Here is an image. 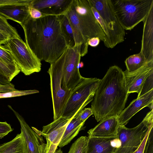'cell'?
I'll return each mask as SVG.
<instances>
[{
  "label": "cell",
  "mask_w": 153,
  "mask_h": 153,
  "mask_svg": "<svg viewBox=\"0 0 153 153\" xmlns=\"http://www.w3.org/2000/svg\"><path fill=\"white\" fill-rule=\"evenodd\" d=\"M13 129L10 125L6 122H0V138L7 135Z\"/></svg>",
  "instance_id": "f546056e"
},
{
  "label": "cell",
  "mask_w": 153,
  "mask_h": 153,
  "mask_svg": "<svg viewBox=\"0 0 153 153\" xmlns=\"http://www.w3.org/2000/svg\"><path fill=\"white\" fill-rule=\"evenodd\" d=\"M60 19L61 25L68 46L73 47L76 44L73 30L67 17L65 14L58 16Z\"/></svg>",
  "instance_id": "603a6c76"
},
{
  "label": "cell",
  "mask_w": 153,
  "mask_h": 153,
  "mask_svg": "<svg viewBox=\"0 0 153 153\" xmlns=\"http://www.w3.org/2000/svg\"><path fill=\"white\" fill-rule=\"evenodd\" d=\"M148 62L141 52L130 56L125 61L126 70L129 72H132L139 69Z\"/></svg>",
  "instance_id": "7402d4cb"
},
{
  "label": "cell",
  "mask_w": 153,
  "mask_h": 153,
  "mask_svg": "<svg viewBox=\"0 0 153 153\" xmlns=\"http://www.w3.org/2000/svg\"><path fill=\"white\" fill-rule=\"evenodd\" d=\"M39 92V91L36 90L24 91L17 90L6 93L0 92V98L20 97L33 94Z\"/></svg>",
  "instance_id": "4316f807"
},
{
  "label": "cell",
  "mask_w": 153,
  "mask_h": 153,
  "mask_svg": "<svg viewBox=\"0 0 153 153\" xmlns=\"http://www.w3.org/2000/svg\"><path fill=\"white\" fill-rule=\"evenodd\" d=\"M144 153H153V131L152 128L146 142Z\"/></svg>",
  "instance_id": "4dcf8cb0"
},
{
  "label": "cell",
  "mask_w": 153,
  "mask_h": 153,
  "mask_svg": "<svg viewBox=\"0 0 153 153\" xmlns=\"http://www.w3.org/2000/svg\"><path fill=\"white\" fill-rule=\"evenodd\" d=\"M117 19L125 30H131L145 19L153 0H111Z\"/></svg>",
  "instance_id": "277c9868"
},
{
  "label": "cell",
  "mask_w": 153,
  "mask_h": 153,
  "mask_svg": "<svg viewBox=\"0 0 153 153\" xmlns=\"http://www.w3.org/2000/svg\"><path fill=\"white\" fill-rule=\"evenodd\" d=\"M119 125L117 117L105 118L88 131V137H117V129Z\"/></svg>",
  "instance_id": "ac0fdd59"
},
{
  "label": "cell",
  "mask_w": 153,
  "mask_h": 153,
  "mask_svg": "<svg viewBox=\"0 0 153 153\" xmlns=\"http://www.w3.org/2000/svg\"><path fill=\"white\" fill-rule=\"evenodd\" d=\"M143 33L140 52L146 60H153V5L143 21Z\"/></svg>",
  "instance_id": "e0dca14e"
},
{
  "label": "cell",
  "mask_w": 153,
  "mask_h": 153,
  "mask_svg": "<svg viewBox=\"0 0 153 153\" xmlns=\"http://www.w3.org/2000/svg\"><path fill=\"white\" fill-rule=\"evenodd\" d=\"M88 137L82 136L71 145L68 153H86Z\"/></svg>",
  "instance_id": "d4e9b609"
},
{
  "label": "cell",
  "mask_w": 153,
  "mask_h": 153,
  "mask_svg": "<svg viewBox=\"0 0 153 153\" xmlns=\"http://www.w3.org/2000/svg\"><path fill=\"white\" fill-rule=\"evenodd\" d=\"M78 114L71 118L66 127L59 144V147H62L69 143L83 128L85 123L82 122L79 119Z\"/></svg>",
  "instance_id": "ffe728a7"
},
{
  "label": "cell",
  "mask_w": 153,
  "mask_h": 153,
  "mask_svg": "<svg viewBox=\"0 0 153 153\" xmlns=\"http://www.w3.org/2000/svg\"><path fill=\"white\" fill-rule=\"evenodd\" d=\"M101 79L85 78L71 91L62 116L71 119L79 114L93 99Z\"/></svg>",
  "instance_id": "5b68a950"
},
{
  "label": "cell",
  "mask_w": 153,
  "mask_h": 153,
  "mask_svg": "<svg viewBox=\"0 0 153 153\" xmlns=\"http://www.w3.org/2000/svg\"><path fill=\"white\" fill-rule=\"evenodd\" d=\"M111 146L116 149H118L121 146V142L120 140L116 138L111 140L110 141Z\"/></svg>",
  "instance_id": "8d00e7d4"
},
{
  "label": "cell",
  "mask_w": 153,
  "mask_h": 153,
  "mask_svg": "<svg viewBox=\"0 0 153 153\" xmlns=\"http://www.w3.org/2000/svg\"><path fill=\"white\" fill-rule=\"evenodd\" d=\"M0 59L10 68L20 71L9 50L4 46L1 45H0Z\"/></svg>",
  "instance_id": "cb8c5ba5"
},
{
  "label": "cell",
  "mask_w": 153,
  "mask_h": 153,
  "mask_svg": "<svg viewBox=\"0 0 153 153\" xmlns=\"http://www.w3.org/2000/svg\"><path fill=\"white\" fill-rule=\"evenodd\" d=\"M4 46L12 55L20 71L25 75L41 71V60L20 37L9 39Z\"/></svg>",
  "instance_id": "52a82bcc"
},
{
  "label": "cell",
  "mask_w": 153,
  "mask_h": 153,
  "mask_svg": "<svg viewBox=\"0 0 153 153\" xmlns=\"http://www.w3.org/2000/svg\"><path fill=\"white\" fill-rule=\"evenodd\" d=\"M8 107L13 111L20 124L28 153H45L46 143L43 137L31 128L23 117L11 106L8 105Z\"/></svg>",
  "instance_id": "4fadbf2b"
},
{
  "label": "cell",
  "mask_w": 153,
  "mask_h": 153,
  "mask_svg": "<svg viewBox=\"0 0 153 153\" xmlns=\"http://www.w3.org/2000/svg\"><path fill=\"white\" fill-rule=\"evenodd\" d=\"M92 114L93 111L91 108H85L78 114V117L82 122L85 123L86 120Z\"/></svg>",
  "instance_id": "1f68e13d"
},
{
  "label": "cell",
  "mask_w": 153,
  "mask_h": 153,
  "mask_svg": "<svg viewBox=\"0 0 153 153\" xmlns=\"http://www.w3.org/2000/svg\"><path fill=\"white\" fill-rule=\"evenodd\" d=\"M22 27L25 42L41 61L53 62L68 46L58 16L37 19L30 16Z\"/></svg>",
  "instance_id": "6da1fadb"
},
{
  "label": "cell",
  "mask_w": 153,
  "mask_h": 153,
  "mask_svg": "<svg viewBox=\"0 0 153 153\" xmlns=\"http://www.w3.org/2000/svg\"><path fill=\"white\" fill-rule=\"evenodd\" d=\"M100 40L97 37H93L90 39L88 41V45L92 47H95L99 44Z\"/></svg>",
  "instance_id": "e575fe53"
},
{
  "label": "cell",
  "mask_w": 153,
  "mask_h": 153,
  "mask_svg": "<svg viewBox=\"0 0 153 153\" xmlns=\"http://www.w3.org/2000/svg\"><path fill=\"white\" fill-rule=\"evenodd\" d=\"M81 47L68 46L60 56L63 65L62 85L65 90H72L84 77L79 71V65L81 56Z\"/></svg>",
  "instance_id": "9c48e42d"
},
{
  "label": "cell",
  "mask_w": 153,
  "mask_h": 153,
  "mask_svg": "<svg viewBox=\"0 0 153 153\" xmlns=\"http://www.w3.org/2000/svg\"><path fill=\"white\" fill-rule=\"evenodd\" d=\"M32 0H0V15L22 26L30 17Z\"/></svg>",
  "instance_id": "8fae6325"
},
{
  "label": "cell",
  "mask_w": 153,
  "mask_h": 153,
  "mask_svg": "<svg viewBox=\"0 0 153 153\" xmlns=\"http://www.w3.org/2000/svg\"><path fill=\"white\" fill-rule=\"evenodd\" d=\"M129 94L123 71L116 65L110 67L101 79L91 102L97 121L118 117L124 109Z\"/></svg>",
  "instance_id": "7a4b0ae2"
},
{
  "label": "cell",
  "mask_w": 153,
  "mask_h": 153,
  "mask_svg": "<svg viewBox=\"0 0 153 153\" xmlns=\"http://www.w3.org/2000/svg\"><path fill=\"white\" fill-rule=\"evenodd\" d=\"M54 153H63V152L61 149H59L56 150Z\"/></svg>",
  "instance_id": "f35d334b"
},
{
  "label": "cell",
  "mask_w": 153,
  "mask_h": 153,
  "mask_svg": "<svg viewBox=\"0 0 153 153\" xmlns=\"http://www.w3.org/2000/svg\"><path fill=\"white\" fill-rule=\"evenodd\" d=\"M9 39L8 36L0 31V45L5 44Z\"/></svg>",
  "instance_id": "74e56055"
},
{
  "label": "cell",
  "mask_w": 153,
  "mask_h": 153,
  "mask_svg": "<svg viewBox=\"0 0 153 153\" xmlns=\"http://www.w3.org/2000/svg\"><path fill=\"white\" fill-rule=\"evenodd\" d=\"M0 71L11 82L20 72L9 67L0 59Z\"/></svg>",
  "instance_id": "83f0119b"
},
{
  "label": "cell",
  "mask_w": 153,
  "mask_h": 153,
  "mask_svg": "<svg viewBox=\"0 0 153 153\" xmlns=\"http://www.w3.org/2000/svg\"><path fill=\"white\" fill-rule=\"evenodd\" d=\"M123 72L128 94L137 93L138 96L146 80L153 72V60L134 71L129 72L126 70Z\"/></svg>",
  "instance_id": "5bb4252c"
},
{
  "label": "cell",
  "mask_w": 153,
  "mask_h": 153,
  "mask_svg": "<svg viewBox=\"0 0 153 153\" xmlns=\"http://www.w3.org/2000/svg\"><path fill=\"white\" fill-rule=\"evenodd\" d=\"M71 118L61 116L50 124L43 126L42 131L32 127L37 133L46 140L45 153H54L60 141L66 127Z\"/></svg>",
  "instance_id": "30bf717a"
},
{
  "label": "cell",
  "mask_w": 153,
  "mask_h": 153,
  "mask_svg": "<svg viewBox=\"0 0 153 153\" xmlns=\"http://www.w3.org/2000/svg\"><path fill=\"white\" fill-rule=\"evenodd\" d=\"M11 83L6 76L0 71V85H9Z\"/></svg>",
  "instance_id": "d590c367"
},
{
  "label": "cell",
  "mask_w": 153,
  "mask_h": 153,
  "mask_svg": "<svg viewBox=\"0 0 153 153\" xmlns=\"http://www.w3.org/2000/svg\"><path fill=\"white\" fill-rule=\"evenodd\" d=\"M73 0H32L30 6L47 15L64 14Z\"/></svg>",
  "instance_id": "2e32d148"
},
{
  "label": "cell",
  "mask_w": 153,
  "mask_h": 153,
  "mask_svg": "<svg viewBox=\"0 0 153 153\" xmlns=\"http://www.w3.org/2000/svg\"><path fill=\"white\" fill-rule=\"evenodd\" d=\"M153 127L148 130L139 147L133 153H144L145 145L150 130Z\"/></svg>",
  "instance_id": "836d02e7"
},
{
  "label": "cell",
  "mask_w": 153,
  "mask_h": 153,
  "mask_svg": "<svg viewBox=\"0 0 153 153\" xmlns=\"http://www.w3.org/2000/svg\"><path fill=\"white\" fill-rule=\"evenodd\" d=\"M153 127V109L147 114L142 122L132 128L119 125L117 138L121 146L116 149L114 153H133L139 147L148 130Z\"/></svg>",
  "instance_id": "8992f818"
},
{
  "label": "cell",
  "mask_w": 153,
  "mask_h": 153,
  "mask_svg": "<svg viewBox=\"0 0 153 153\" xmlns=\"http://www.w3.org/2000/svg\"><path fill=\"white\" fill-rule=\"evenodd\" d=\"M47 72L50 79V88L52 98L53 120L62 116L64 108L69 97L71 90H65L62 85L63 65L59 56L50 64Z\"/></svg>",
  "instance_id": "ba28073f"
},
{
  "label": "cell",
  "mask_w": 153,
  "mask_h": 153,
  "mask_svg": "<svg viewBox=\"0 0 153 153\" xmlns=\"http://www.w3.org/2000/svg\"><path fill=\"white\" fill-rule=\"evenodd\" d=\"M97 12L105 24L125 39V30L115 15L111 0H88Z\"/></svg>",
  "instance_id": "7c38bea8"
},
{
  "label": "cell",
  "mask_w": 153,
  "mask_h": 153,
  "mask_svg": "<svg viewBox=\"0 0 153 153\" xmlns=\"http://www.w3.org/2000/svg\"><path fill=\"white\" fill-rule=\"evenodd\" d=\"M0 153H28L22 132L10 141L0 144Z\"/></svg>",
  "instance_id": "44dd1931"
},
{
  "label": "cell",
  "mask_w": 153,
  "mask_h": 153,
  "mask_svg": "<svg viewBox=\"0 0 153 153\" xmlns=\"http://www.w3.org/2000/svg\"><path fill=\"white\" fill-rule=\"evenodd\" d=\"M88 137L86 153H114L116 148L111 145L110 141L116 137Z\"/></svg>",
  "instance_id": "d6986e66"
},
{
  "label": "cell",
  "mask_w": 153,
  "mask_h": 153,
  "mask_svg": "<svg viewBox=\"0 0 153 153\" xmlns=\"http://www.w3.org/2000/svg\"><path fill=\"white\" fill-rule=\"evenodd\" d=\"M153 72L152 73L146 80L139 94L137 96L138 97L153 89Z\"/></svg>",
  "instance_id": "f1b7e54d"
},
{
  "label": "cell",
  "mask_w": 153,
  "mask_h": 153,
  "mask_svg": "<svg viewBox=\"0 0 153 153\" xmlns=\"http://www.w3.org/2000/svg\"><path fill=\"white\" fill-rule=\"evenodd\" d=\"M153 109V89L134 100L117 117L120 125H126L137 112L146 107Z\"/></svg>",
  "instance_id": "9a60e30c"
},
{
  "label": "cell",
  "mask_w": 153,
  "mask_h": 153,
  "mask_svg": "<svg viewBox=\"0 0 153 153\" xmlns=\"http://www.w3.org/2000/svg\"><path fill=\"white\" fill-rule=\"evenodd\" d=\"M0 31L10 38H20L16 29L10 25L7 20L0 15Z\"/></svg>",
  "instance_id": "484cf974"
},
{
  "label": "cell",
  "mask_w": 153,
  "mask_h": 153,
  "mask_svg": "<svg viewBox=\"0 0 153 153\" xmlns=\"http://www.w3.org/2000/svg\"><path fill=\"white\" fill-rule=\"evenodd\" d=\"M72 27L76 45L81 47V57L88 52V40L97 37L104 42L105 35L93 13L88 0H73L64 14Z\"/></svg>",
  "instance_id": "3957f363"
},
{
  "label": "cell",
  "mask_w": 153,
  "mask_h": 153,
  "mask_svg": "<svg viewBox=\"0 0 153 153\" xmlns=\"http://www.w3.org/2000/svg\"><path fill=\"white\" fill-rule=\"evenodd\" d=\"M29 14L30 16L35 19H39L45 16L38 10L30 6L29 8Z\"/></svg>",
  "instance_id": "d6a6232c"
}]
</instances>
